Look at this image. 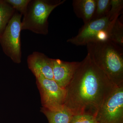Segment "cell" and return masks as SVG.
<instances>
[{
    "instance_id": "6da1fadb",
    "label": "cell",
    "mask_w": 123,
    "mask_h": 123,
    "mask_svg": "<svg viewBox=\"0 0 123 123\" xmlns=\"http://www.w3.org/2000/svg\"><path fill=\"white\" fill-rule=\"evenodd\" d=\"M117 87L87 54L80 62L72 79L65 88L64 106L73 115H88L95 117Z\"/></svg>"
},
{
    "instance_id": "7a4b0ae2",
    "label": "cell",
    "mask_w": 123,
    "mask_h": 123,
    "mask_svg": "<svg viewBox=\"0 0 123 123\" xmlns=\"http://www.w3.org/2000/svg\"><path fill=\"white\" fill-rule=\"evenodd\" d=\"M86 46L88 54L110 81L123 86V50L110 40L93 42Z\"/></svg>"
},
{
    "instance_id": "3957f363",
    "label": "cell",
    "mask_w": 123,
    "mask_h": 123,
    "mask_svg": "<svg viewBox=\"0 0 123 123\" xmlns=\"http://www.w3.org/2000/svg\"><path fill=\"white\" fill-rule=\"evenodd\" d=\"M65 1L31 0L21 21L22 31L27 30L38 34L47 35L49 17L55 8Z\"/></svg>"
},
{
    "instance_id": "277c9868",
    "label": "cell",
    "mask_w": 123,
    "mask_h": 123,
    "mask_svg": "<svg viewBox=\"0 0 123 123\" xmlns=\"http://www.w3.org/2000/svg\"><path fill=\"white\" fill-rule=\"evenodd\" d=\"M22 16L16 11L0 37V44L3 51L16 64L21 62V33Z\"/></svg>"
},
{
    "instance_id": "5b68a950",
    "label": "cell",
    "mask_w": 123,
    "mask_h": 123,
    "mask_svg": "<svg viewBox=\"0 0 123 123\" xmlns=\"http://www.w3.org/2000/svg\"><path fill=\"white\" fill-rule=\"evenodd\" d=\"M112 21H110L108 16L91 20L84 24L77 34L69 39L67 42L75 46H82L93 42L109 40V30Z\"/></svg>"
},
{
    "instance_id": "8992f818",
    "label": "cell",
    "mask_w": 123,
    "mask_h": 123,
    "mask_svg": "<svg viewBox=\"0 0 123 123\" xmlns=\"http://www.w3.org/2000/svg\"><path fill=\"white\" fill-rule=\"evenodd\" d=\"M42 107L49 110H57L64 106L66 98L65 89L61 88L53 80L43 75L35 77Z\"/></svg>"
},
{
    "instance_id": "52a82bcc",
    "label": "cell",
    "mask_w": 123,
    "mask_h": 123,
    "mask_svg": "<svg viewBox=\"0 0 123 123\" xmlns=\"http://www.w3.org/2000/svg\"><path fill=\"white\" fill-rule=\"evenodd\" d=\"M95 117L98 123H123V86L116 89Z\"/></svg>"
},
{
    "instance_id": "ba28073f",
    "label": "cell",
    "mask_w": 123,
    "mask_h": 123,
    "mask_svg": "<svg viewBox=\"0 0 123 123\" xmlns=\"http://www.w3.org/2000/svg\"><path fill=\"white\" fill-rule=\"evenodd\" d=\"M52 59L44 53L35 51L27 56V65L35 77L43 75L53 80Z\"/></svg>"
},
{
    "instance_id": "9c48e42d",
    "label": "cell",
    "mask_w": 123,
    "mask_h": 123,
    "mask_svg": "<svg viewBox=\"0 0 123 123\" xmlns=\"http://www.w3.org/2000/svg\"><path fill=\"white\" fill-rule=\"evenodd\" d=\"M53 80L61 88L65 89L73 77L80 62H66L52 59Z\"/></svg>"
},
{
    "instance_id": "30bf717a",
    "label": "cell",
    "mask_w": 123,
    "mask_h": 123,
    "mask_svg": "<svg viewBox=\"0 0 123 123\" xmlns=\"http://www.w3.org/2000/svg\"><path fill=\"white\" fill-rule=\"evenodd\" d=\"M95 0H73L72 5L76 15L86 24L92 20L95 9Z\"/></svg>"
},
{
    "instance_id": "8fae6325",
    "label": "cell",
    "mask_w": 123,
    "mask_h": 123,
    "mask_svg": "<svg viewBox=\"0 0 123 123\" xmlns=\"http://www.w3.org/2000/svg\"><path fill=\"white\" fill-rule=\"evenodd\" d=\"M40 111L46 117L49 123H69L73 115L64 106L53 110L42 107Z\"/></svg>"
},
{
    "instance_id": "7c38bea8",
    "label": "cell",
    "mask_w": 123,
    "mask_h": 123,
    "mask_svg": "<svg viewBox=\"0 0 123 123\" xmlns=\"http://www.w3.org/2000/svg\"><path fill=\"white\" fill-rule=\"evenodd\" d=\"M15 12L6 0H0V37Z\"/></svg>"
},
{
    "instance_id": "4fadbf2b",
    "label": "cell",
    "mask_w": 123,
    "mask_h": 123,
    "mask_svg": "<svg viewBox=\"0 0 123 123\" xmlns=\"http://www.w3.org/2000/svg\"><path fill=\"white\" fill-rule=\"evenodd\" d=\"M109 40L123 48V24L119 17L112 21L109 30Z\"/></svg>"
},
{
    "instance_id": "5bb4252c",
    "label": "cell",
    "mask_w": 123,
    "mask_h": 123,
    "mask_svg": "<svg viewBox=\"0 0 123 123\" xmlns=\"http://www.w3.org/2000/svg\"><path fill=\"white\" fill-rule=\"evenodd\" d=\"M95 9L92 20L107 16L111 8L110 0H95Z\"/></svg>"
},
{
    "instance_id": "9a60e30c",
    "label": "cell",
    "mask_w": 123,
    "mask_h": 123,
    "mask_svg": "<svg viewBox=\"0 0 123 123\" xmlns=\"http://www.w3.org/2000/svg\"><path fill=\"white\" fill-rule=\"evenodd\" d=\"M111 8L108 14L110 21L119 17L123 8V0H110Z\"/></svg>"
},
{
    "instance_id": "2e32d148",
    "label": "cell",
    "mask_w": 123,
    "mask_h": 123,
    "mask_svg": "<svg viewBox=\"0 0 123 123\" xmlns=\"http://www.w3.org/2000/svg\"><path fill=\"white\" fill-rule=\"evenodd\" d=\"M16 11L23 15L26 12L31 0H6Z\"/></svg>"
},
{
    "instance_id": "e0dca14e",
    "label": "cell",
    "mask_w": 123,
    "mask_h": 123,
    "mask_svg": "<svg viewBox=\"0 0 123 123\" xmlns=\"http://www.w3.org/2000/svg\"><path fill=\"white\" fill-rule=\"evenodd\" d=\"M69 123H98L95 117L90 115H73Z\"/></svg>"
}]
</instances>
